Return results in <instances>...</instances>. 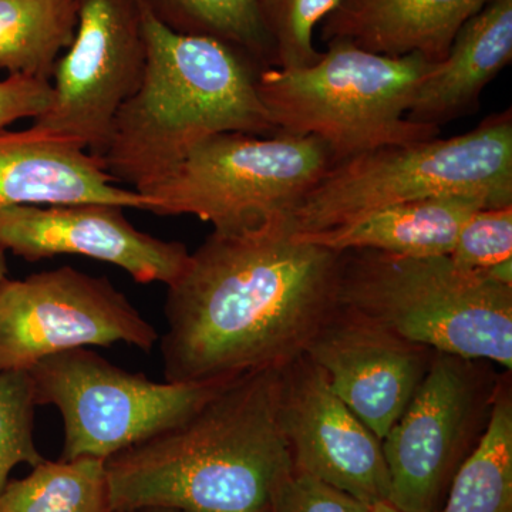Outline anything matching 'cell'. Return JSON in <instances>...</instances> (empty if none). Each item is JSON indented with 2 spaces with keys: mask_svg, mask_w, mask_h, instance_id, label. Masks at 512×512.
I'll list each match as a JSON object with an SVG mask.
<instances>
[{
  "mask_svg": "<svg viewBox=\"0 0 512 512\" xmlns=\"http://www.w3.org/2000/svg\"><path fill=\"white\" fill-rule=\"evenodd\" d=\"M143 79L111 123L97 158L116 183L141 191L212 136L278 133L258 94L261 66L212 37L174 32L141 0Z\"/></svg>",
  "mask_w": 512,
  "mask_h": 512,
  "instance_id": "3",
  "label": "cell"
},
{
  "mask_svg": "<svg viewBox=\"0 0 512 512\" xmlns=\"http://www.w3.org/2000/svg\"><path fill=\"white\" fill-rule=\"evenodd\" d=\"M77 16L79 0H0V70L50 80Z\"/></svg>",
  "mask_w": 512,
  "mask_h": 512,
  "instance_id": "19",
  "label": "cell"
},
{
  "mask_svg": "<svg viewBox=\"0 0 512 512\" xmlns=\"http://www.w3.org/2000/svg\"><path fill=\"white\" fill-rule=\"evenodd\" d=\"M340 254L296 237L288 220L212 232L168 285L165 382L284 367L305 355L338 306Z\"/></svg>",
  "mask_w": 512,
  "mask_h": 512,
  "instance_id": "1",
  "label": "cell"
},
{
  "mask_svg": "<svg viewBox=\"0 0 512 512\" xmlns=\"http://www.w3.org/2000/svg\"><path fill=\"white\" fill-rule=\"evenodd\" d=\"M448 258L468 272H485L512 258V205L477 211L461 229Z\"/></svg>",
  "mask_w": 512,
  "mask_h": 512,
  "instance_id": "25",
  "label": "cell"
},
{
  "mask_svg": "<svg viewBox=\"0 0 512 512\" xmlns=\"http://www.w3.org/2000/svg\"><path fill=\"white\" fill-rule=\"evenodd\" d=\"M36 406L29 370L0 373V494L13 468L45 460L33 437Z\"/></svg>",
  "mask_w": 512,
  "mask_h": 512,
  "instance_id": "24",
  "label": "cell"
},
{
  "mask_svg": "<svg viewBox=\"0 0 512 512\" xmlns=\"http://www.w3.org/2000/svg\"><path fill=\"white\" fill-rule=\"evenodd\" d=\"M37 406L62 414L60 460H107L183 423L234 377L158 383L113 365L89 348L66 350L29 370Z\"/></svg>",
  "mask_w": 512,
  "mask_h": 512,
  "instance_id": "8",
  "label": "cell"
},
{
  "mask_svg": "<svg viewBox=\"0 0 512 512\" xmlns=\"http://www.w3.org/2000/svg\"><path fill=\"white\" fill-rule=\"evenodd\" d=\"M158 340L106 276L62 266L0 285V373L30 370L72 349L126 343L150 352Z\"/></svg>",
  "mask_w": 512,
  "mask_h": 512,
  "instance_id": "10",
  "label": "cell"
},
{
  "mask_svg": "<svg viewBox=\"0 0 512 512\" xmlns=\"http://www.w3.org/2000/svg\"><path fill=\"white\" fill-rule=\"evenodd\" d=\"M281 424L293 467L365 504L389 501L382 441L302 355L281 369Z\"/></svg>",
  "mask_w": 512,
  "mask_h": 512,
  "instance_id": "12",
  "label": "cell"
},
{
  "mask_svg": "<svg viewBox=\"0 0 512 512\" xmlns=\"http://www.w3.org/2000/svg\"><path fill=\"white\" fill-rule=\"evenodd\" d=\"M369 512H403L400 511L399 508L394 507L393 504H390L389 501H380V503H375L370 505Z\"/></svg>",
  "mask_w": 512,
  "mask_h": 512,
  "instance_id": "29",
  "label": "cell"
},
{
  "mask_svg": "<svg viewBox=\"0 0 512 512\" xmlns=\"http://www.w3.org/2000/svg\"><path fill=\"white\" fill-rule=\"evenodd\" d=\"M340 308L434 352L512 369V286L448 256L340 254Z\"/></svg>",
  "mask_w": 512,
  "mask_h": 512,
  "instance_id": "4",
  "label": "cell"
},
{
  "mask_svg": "<svg viewBox=\"0 0 512 512\" xmlns=\"http://www.w3.org/2000/svg\"><path fill=\"white\" fill-rule=\"evenodd\" d=\"M511 60L512 0H493L458 30L447 56L431 63L407 119L440 127L471 113Z\"/></svg>",
  "mask_w": 512,
  "mask_h": 512,
  "instance_id": "17",
  "label": "cell"
},
{
  "mask_svg": "<svg viewBox=\"0 0 512 512\" xmlns=\"http://www.w3.org/2000/svg\"><path fill=\"white\" fill-rule=\"evenodd\" d=\"M8 279V261H6V251L0 248V285Z\"/></svg>",
  "mask_w": 512,
  "mask_h": 512,
  "instance_id": "30",
  "label": "cell"
},
{
  "mask_svg": "<svg viewBox=\"0 0 512 512\" xmlns=\"http://www.w3.org/2000/svg\"><path fill=\"white\" fill-rule=\"evenodd\" d=\"M480 362L434 353L406 410L383 437L389 503L400 511L436 512L484 433L498 377Z\"/></svg>",
  "mask_w": 512,
  "mask_h": 512,
  "instance_id": "9",
  "label": "cell"
},
{
  "mask_svg": "<svg viewBox=\"0 0 512 512\" xmlns=\"http://www.w3.org/2000/svg\"><path fill=\"white\" fill-rule=\"evenodd\" d=\"M50 80L9 76L0 80V131L22 119H36L52 103Z\"/></svg>",
  "mask_w": 512,
  "mask_h": 512,
  "instance_id": "27",
  "label": "cell"
},
{
  "mask_svg": "<svg viewBox=\"0 0 512 512\" xmlns=\"http://www.w3.org/2000/svg\"><path fill=\"white\" fill-rule=\"evenodd\" d=\"M281 369L234 377L183 423L107 458L111 510L268 512L295 471Z\"/></svg>",
  "mask_w": 512,
  "mask_h": 512,
  "instance_id": "2",
  "label": "cell"
},
{
  "mask_svg": "<svg viewBox=\"0 0 512 512\" xmlns=\"http://www.w3.org/2000/svg\"><path fill=\"white\" fill-rule=\"evenodd\" d=\"M167 28L212 37L238 47L262 69L276 67L274 43L266 32L258 0H144Z\"/></svg>",
  "mask_w": 512,
  "mask_h": 512,
  "instance_id": "22",
  "label": "cell"
},
{
  "mask_svg": "<svg viewBox=\"0 0 512 512\" xmlns=\"http://www.w3.org/2000/svg\"><path fill=\"white\" fill-rule=\"evenodd\" d=\"M333 164L316 137L221 133L138 192L150 200L153 214L194 215L215 232L241 234L288 220Z\"/></svg>",
  "mask_w": 512,
  "mask_h": 512,
  "instance_id": "7",
  "label": "cell"
},
{
  "mask_svg": "<svg viewBox=\"0 0 512 512\" xmlns=\"http://www.w3.org/2000/svg\"><path fill=\"white\" fill-rule=\"evenodd\" d=\"M308 67H268L258 94L278 133L319 138L336 163L389 146L439 137L440 127L407 119L414 93L431 66L421 55L390 57L349 40Z\"/></svg>",
  "mask_w": 512,
  "mask_h": 512,
  "instance_id": "5",
  "label": "cell"
},
{
  "mask_svg": "<svg viewBox=\"0 0 512 512\" xmlns=\"http://www.w3.org/2000/svg\"><path fill=\"white\" fill-rule=\"evenodd\" d=\"M340 0H258L262 22L276 53V67L299 69L319 59L313 35Z\"/></svg>",
  "mask_w": 512,
  "mask_h": 512,
  "instance_id": "23",
  "label": "cell"
},
{
  "mask_svg": "<svg viewBox=\"0 0 512 512\" xmlns=\"http://www.w3.org/2000/svg\"><path fill=\"white\" fill-rule=\"evenodd\" d=\"M448 194L481 195L491 207L512 205L511 110L460 136L383 147L333 164L293 208L289 229L326 231Z\"/></svg>",
  "mask_w": 512,
  "mask_h": 512,
  "instance_id": "6",
  "label": "cell"
},
{
  "mask_svg": "<svg viewBox=\"0 0 512 512\" xmlns=\"http://www.w3.org/2000/svg\"><path fill=\"white\" fill-rule=\"evenodd\" d=\"M434 353L338 305L305 355L382 441L412 400Z\"/></svg>",
  "mask_w": 512,
  "mask_h": 512,
  "instance_id": "14",
  "label": "cell"
},
{
  "mask_svg": "<svg viewBox=\"0 0 512 512\" xmlns=\"http://www.w3.org/2000/svg\"><path fill=\"white\" fill-rule=\"evenodd\" d=\"M441 512H512V390L498 379L487 426L450 483Z\"/></svg>",
  "mask_w": 512,
  "mask_h": 512,
  "instance_id": "20",
  "label": "cell"
},
{
  "mask_svg": "<svg viewBox=\"0 0 512 512\" xmlns=\"http://www.w3.org/2000/svg\"><path fill=\"white\" fill-rule=\"evenodd\" d=\"M101 202L148 211L150 200L117 187L96 156L28 128L0 131V210Z\"/></svg>",
  "mask_w": 512,
  "mask_h": 512,
  "instance_id": "15",
  "label": "cell"
},
{
  "mask_svg": "<svg viewBox=\"0 0 512 512\" xmlns=\"http://www.w3.org/2000/svg\"><path fill=\"white\" fill-rule=\"evenodd\" d=\"M369 508L352 495L295 470L275 491L268 512H369Z\"/></svg>",
  "mask_w": 512,
  "mask_h": 512,
  "instance_id": "26",
  "label": "cell"
},
{
  "mask_svg": "<svg viewBox=\"0 0 512 512\" xmlns=\"http://www.w3.org/2000/svg\"><path fill=\"white\" fill-rule=\"evenodd\" d=\"M0 248L29 262L87 256L119 266L138 284L167 286L183 274L190 258L181 242L138 231L123 207L101 202L2 208Z\"/></svg>",
  "mask_w": 512,
  "mask_h": 512,
  "instance_id": "13",
  "label": "cell"
},
{
  "mask_svg": "<svg viewBox=\"0 0 512 512\" xmlns=\"http://www.w3.org/2000/svg\"><path fill=\"white\" fill-rule=\"evenodd\" d=\"M114 512H177V511L165 510V508H140V510L114 511Z\"/></svg>",
  "mask_w": 512,
  "mask_h": 512,
  "instance_id": "31",
  "label": "cell"
},
{
  "mask_svg": "<svg viewBox=\"0 0 512 512\" xmlns=\"http://www.w3.org/2000/svg\"><path fill=\"white\" fill-rule=\"evenodd\" d=\"M146 59L141 0H79L72 45L53 70L52 103L30 128L97 156Z\"/></svg>",
  "mask_w": 512,
  "mask_h": 512,
  "instance_id": "11",
  "label": "cell"
},
{
  "mask_svg": "<svg viewBox=\"0 0 512 512\" xmlns=\"http://www.w3.org/2000/svg\"><path fill=\"white\" fill-rule=\"evenodd\" d=\"M493 0H340L320 23L323 42L343 39L390 57L447 56L464 23Z\"/></svg>",
  "mask_w": 512,
  "mask_h": 512,
  "instance_id": "16",
  "label": "cell"
},
{
  "mask_svg": "<svg viewBox=\"0 0 512 512\" xmlns=\"http://www.w3.org/2000/svg\"><path fill=\"white\" fill-rule=\"evenodd\" d=\"M0 512H113L106 460L45 458L29 476L8 481Z\"/></svg>",
  "mask_w": 512,
  "mask_h": 512,
  "instance_id": "21",
  "label": "cell"
},
{
  "mask_svg": "<svg viewBox=\"0 0 512 512\" xmlns=\"http://www.w3.org/2000/svg\"><path fill=\"white\" fill-rule=\"evenodd\" d=\"M483 274L487 275L488 278L494 279L495 282L512 286V258L498 262V264L491 266Z\"/></svg>",
  "mask_w": 512,
  "mask_h": 512,
  "instance_id": "28",
  "label": "cell"
},
{
  "mask_svg": "<svg viewBox=\"0 0 512 512\" xmlns=\"http://www.w3.org/2000/svg\"><path fill=\"white\" fill-rule=\"evenodd\" d=\"M487 207L490 201L481 195H437L384 208L343 227L295 235L338 254L377 251L407 258L448 256L467 221Z\"/></svg>",
  "mask_w": 512,
  "mask_h": 512,
  "instance_id": "18",
  "label": "cell"
}]
</instances>
